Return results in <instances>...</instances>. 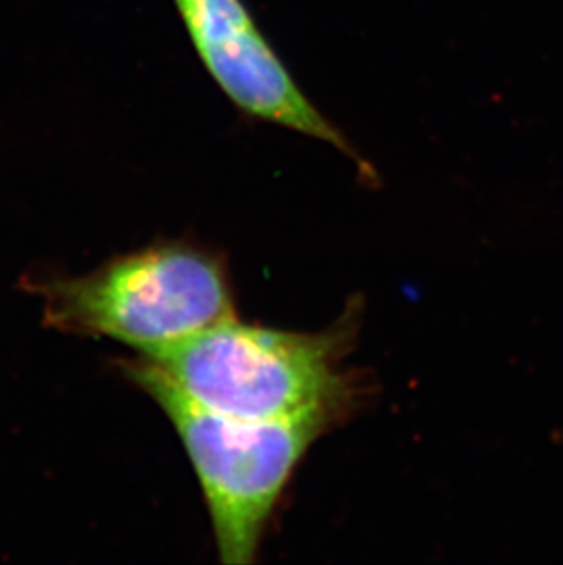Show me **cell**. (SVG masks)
Listing matches in <instances>:
<instances>
[{
	"label": "cell",
	"instance_id": "cell-3",
	"mask_svg": "<svg viewBox=\"0 0 563 565\" xmlns=\"http://www.w3.org/2000/svg\"><path fill=\"white\" fill-rule=\"evenodd\" d=\"M49 315L66 330L110 337L150 355L233 317V289L219 256L167 242L57 284Z\"/></svg>",
	"mask_w": 563,
	"mask_h": 565
},
{
	"label": "cell",
	"instance_id": "cell-4",
	"mask_svg": "<svg viewBox=\"0 0 563 565\" xmlns=\"http://www.w3.org/2000/svg\"><path fill=\"white\" fill-rule=\"evenodd\" d=\"M198 57L225 96L251 118L333 145L368 178L375 172L300 90L242 0H174Z\"/></svg>",
	"mask_w": 563,
	"mask_h": 565
},
{
	"label": "cell",
	"instance_id": "cell-2",
	"mask_svg": "<svg viewBox=\"0 0 563 565\" xmlns=\"http://www.w3.org/2000/svg\"><path fill=\"white\" fill-rule=\"evenodd\" d=\"M128 375L166 412L208 503L220 561L255 562L267 523L309 448L342 414L322 411L282 422H242L185 399L144 358Z\"/></svg>",
	"mask_w": 563,
	"mask_h": 565
},
{
	"label": "cell",
	"instance_id": "cell-1",
	"mask_svg": "<svg viewBox=\"0 0 563 565\" xmlns=\"http://www.w3.org/2000/svg\"><path fill=\"white\" fill-rule=\"evenodd\" d=\"M355 313L319 333L244 324L233 317L185 341L141 355L185 399L242 422H282L357 403L342 369L353 347Z\"/></svg>",
	"mask_w": 563,
	"mask_h": 565
}]
</instances>
